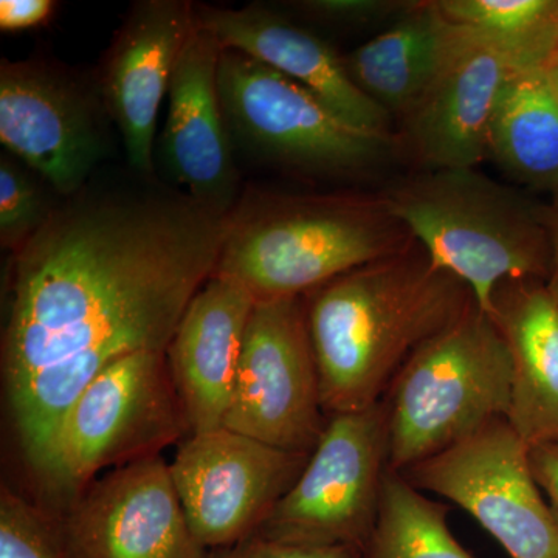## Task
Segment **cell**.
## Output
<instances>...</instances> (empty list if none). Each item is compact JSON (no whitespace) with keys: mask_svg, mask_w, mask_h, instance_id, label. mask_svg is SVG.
I'll use <instances>...</instances> for the list:
<instances>
[{"mask_svg":"<svg viewBox=\"0 0 558 558\" xmlns=\"http://www.w3.org/2000/svg\"><path fill=\"white\" fill-rule=\"evenodd\" d=\"M230 215L186 193L89 183L11 253L2 379L36 473L98 374L134 352L168 351L215 274Z\"/></svg>","mask_w":558,"mask_h":558,"instance_id":"cell-1","label":"cell"},{"mask_svg":"<svg viewBox=\"0 0 558 558\" xmlns=\"http://www.w3.org/2000/svg\"><path fill=\"white\" fill-rule=\"evenodd\" d=\"M303 299L326 416L380 403L411 355L476 304L416 241Z\"/></svg>","mask_w":558,"mask_h":558,"instance_id":"cell-2","label":"cell"},{"mask_svg":"<svg viewBox=\"0 0 558 558\" xmlns=\"http://www.w3.org/2000/svg\"><path fill=\"white\" fill-rule=\"evenodd\" d=\"M414 244L384 194L248 190L230 215L215 277L256 301L304 296Z\"/></svg>","mask_w":558,"mask_h":558,"instance_id":"cell-3","label":"cell"},{"mask_svg":"<svg viewBox=\"0 0 558 558\" xmlns=\"http://www.w3.org/2000/svg\"><path fill=\"white\" fill-rule=\"evenodd\" d=\"M381 194L433 263L461 279L486 314L502 282L548 281V207L513 186L476 168H444L416 172Z\"/></svg>","mask_w":558,"mask_h":558,"instance_id":"cell-4","label":"cell"},{"mask_svg":"<svg viewBox=\"0 0 558 558\" xmlns=\"http://www.w3.org/2000/svg\"><path fill=\"white\" fill-rule=\"evenodd\" d=\"M512 362L490 315L472 307L417 349L384 398L388 465H411L508 418Z\"/></svg>","mask_w":558,"mask_h":558,"instance_id":"cell-5","label":"cell"},{"mask_svg":"<svg viewBox=\"0 0 558 558\" xmlns=\"http://www.w3.org/2000/svg\"><path fill=\"white\" fill-rule=\"evenodd\" d=\"M219 92L234 149L301 174L349 178L398 156V134L352 126L278 70L223 49Z\"/></svg>","mask_w":558,"mask_h":558,"instance_id":"cell-6","label":"cell"},{"mask_svg":"<svg viewBox=\"0 0 558 558\" xmlns=\"http://www.w3.org/2000/svg\"><path fill=\"white\" fill-rule=\"evenodd\" d=\"M186 432L190 425L167 352H134L81 392L38 475L51 495L70 505L102 470L159 457Z\"/></svg>","mask_w":558,"mask_h":558,"instance_id":"cell-7","label":"cell"},{"mask_svg":"<svg viewBox=\"0 0 558 558\" xmlns=\"http://www.w3.org/2000/svg\"><path fill=\"white\" fill-rule=\"evenodd\" d=\"M388 465L387 409L328 416L306 468L255 535L363 549L376 524Z\"/></svg>","mask_w":558,"mask_h":558,"instance_id":"cell-8","label":"cell"},{"mask_svg":"<svg viewBox=\"0 0 558 558\" xmlns=\"http://www.w3.org/2000/svg\"><path fill=\"white\" fill-rule=\"evenodd\" d=\"M109 120L97 83L43 57L0 61V142L69 199L108 157Z\"/></svg>","mask_w":558,"mask_h":558,"instance_id":"cell-9","label":"cell"},{"mask_svg":"<svg viewBox=\"0 0 558 558\" xmlns=\"http://www.w3.org/2000/svg\"><path fill=\"white\" fill-rule=\"evenodd\" d=\"M326 422L303 296L256 301L222 427L311 454Z\"/></svg>","mask_w":558,"mask_h":558,"instance_id":"cell-10","label":"cell"},{"mask_svg":"<svg viewBox=\"0 0 558 558\" xmlns=\"http://www.w3.org/2000/svg\"><path fill=\"white\" fill-rule=\"evenodd\" d=\"M402 475L469 512L510 558H558V521L529 462V446L499 418Z\"/></svg>","mask_w":558,"mask_h":558,"instance_id":"cell-11","label":"cell"},{"mask_svg":"<svg viewBox=\"0 0 558 558\" xmlns=\"http://www.w3.org/2000/svg\"><path fill=\"white\" fill-rule=\"evenodd\" d=\"M310 457L223 427L190 433L170 472L202 548H231L253 537Z\"/></svg>","mask_w":558,"mask_h":558,"instance_id":"cell-12","label":"cell"},{"mask_svg":"<svg viewBox=\"0 0 558 558\" xmlns=\"http://www.w3.org/2000/svg\"><path fill=\"white\" fill-rule=\"evenodd\" d=\"M70 558H205L170 464L150 457L110 469L60 519Z\"/></svg>","mask_w":558,"mask_h":558,"instance_id":"cell-13","label":"cell"},{"mask_svg":"<svg viewBox=\"0 0 558 558\" xmlns=\"http://www.w3.org/2000/svg\"><path fill=\"white\" fill-rule=\"evenodd\" d=\"M194 31L196 5L190 0H138L132 3L95 73L102 105L138 178H156L157 116Z\"/></svg>","mask_w":558,"mask_h":558,"instance_id":"cell-14","label":"cell"},{"mask_svg":"<svg viewBox=\"0 0 558 558\" xmlns=\"http://www.w3.org/2000/svg\"><path fill=\"white\" fill-rule=\"evenodd\" d=\"M222 47L209 33L190 36L172 75L160 160L172 182L205 207L230 215L241 174L219 92Z\"/></svg>","mask_w":558,"mask_h":558,"instance_id":"cell-15","label":"cell"},{"mask_svg":"<svg viewBox=\"0 0 558 558\" xmlns=\"http://www.w3.org/2000/svg\"><path fill=\"white\" fill-rule=\"evenodd\" d=\"M517 70L475 33L458 25L436 78L402 121V146L425 170L476 168L488 159V131Z\"/></svg>","mask_w":558,"mask_h":558,"instance_id":"cell-16","label":"cell"},{"mask_svg":"<svg viewBox=\"0 0 558 558\" xmlns=\"http://www.w3.org/2000/svg\"><path fill=\"white\" fill-rule=\"evenodd\" d=\"M196 24L222 49L241 51L296 81L352 126L391 134L392 117L359 89L344 57L315 33L258 3L242 9L196 5Z\"/></svg>","mask_w":558,"mask_h":558,"instance_id":"cell-17","label":"cell"},{"mask_svg":"<svg viewBox=\"0 0 558 558\" xmlns=\"http://www.w3.org/2000/svg\"><path fill=\"white\" fill-rule=\"evenodd\" d=\"M255 304L247 289L213 275L180 319L167 359L190 433L222 427Z\"/></svg>","mask_w":558,"mask_h":558,"instance_id":"cell-18","label":"cell"},{"mask_svg":"<svg viewBox=\"0 0 558 558\" xmlns=\"http://www.w3.org/2000/svg\"><path fill=\"white\" fill-rule=\"evenodd\" d=\"M488 315L512 362L510 427L529 447L558 439V301L545 281L512 279L495 290Z\"/></svg>","mask_w":558,"mask_h":558,"instance_id":"cell-19","label":"cell"},{"mask_svg":"<svg viewBox=\"0 0 558 558\" xmlns=\"http://www.w3.org/2000/svg\"><path fill=\"white\" fill-rule=\"evenodd\" d=\"M457 33L458 25L442 13L438 0H418L344 62L363 94L402 119L438 75Z\"/></svg>","mask_w":558,"mask_h":558,"instance_id":"cell-20","label":"cell"},{"mask_svg":"<svg viewBox=\"0 0 558 558\" xmlns=\"http://www.w3.org/2000/svg\"><path fill=\"white\" fill-rule=\"evenodd\" d=\"M488 159L524 189L558 197V90L548 70L512 73L492 119Z\"/></svg>","mask_w":558,"mask_h":558,"instance_id":"cell-21","label":"cell"},{"mask_svg":"<svg viewBox=\"0 0 558 558\" xmlns=\"http://www.w3.org/2000/svg\"><path fill=\"white\" fill-rule=\"evenodd\" d=\"M438 5L517 72L546 69L558 54V0H438Z\"/></svg>","mask_w":558,"mask_h":558,"instance_id":"cell-22","label":"cell"},{"mask_svg":"<svg viewBox=\"0 0 558 558\" xmlns=\"http://www.w3.org/2000/svg\"><path fill=\"white\" fill-rule=\"evenodd\" d=\"M447 512L402 473L388 470L362 558H473L451 534Z\"/></svg>","mask_w":558,"mask_h":558,"instance_id":"cell-23","label":"cell"},{"mask_svg":"<svg viewBox=\"0 0 558 558\" xmlns=\"http://www.w3.org/2000/svg\"><path fill=\"white\" fill-rule=\"evenodd\" d=\"M36 172L16 157H0V245L10 253L24 247L51 218L58 204ZM50 189V186H49Z\"/></svg>","mask_w":558,"mask_h":558,"instance_id":"cell-24","label":"cell"},{"mask_svg":"<svg viewBox=\"0 0 558 558\" xmlns=\"http://www.w3.org/2000/svg\"><path fill=\"white\" fill-rule=\"evenodd\" d=\"M0 558H70L60 520L7 484L0 488Z\"/></svg>","mask_w":558,"mask_h":558,"instance_id":"cell-25","label":"cell"},{"mask_svg":"<svg viewBox=\"0 0 558 558\" xmlns=\"http://www.w3.org/2000/svg\"><path fill=\"white\" fill-rule=\"evenodd\" d=\"M413 2L403 0H301L293 3L303 16L337 27H365L399 17Z\"/></svg>","mask_w":558,"mask_h":558,"instance_id":"cell-26","label":"cell"},{"mask_svg":"<svg viewBox=\"0 0 558 558\" xmlns=\"http://www.w3.org/2000/svg\"><path fill=\"white\" fill-rule=\"evenodd\" d=\"M205 558H362L355 546H307L253 535L231 548L208 550Z\"/></svg>","mask_w":558,"mask_h":558,"instance_id":"cell-27","label":"cell"},{"mask_svg":"<svg viewBox=\"0 0 558 558\" xmlns=\"http://www.w3.org/2000/svg\"><path fill=\"white\" fill-rule=\"evenodd\" d=\"M53 0H2L0 2V28L3 32H21L39 27L53 16Z\"/></svg>","mask_w":558,"mask_h":558,"instance_id":"cell-28","label":"cell"},{"mask_svg":"<svg viewBox=\"0 0 558 558\" xmlns=\"http://www.w3.org/2000/svg\"><path fill=\"white\" fill-rule=\"evenodd\" d=\"M529 462L534 478L558 521V439L529 447Z\"/></svg>","mask_w":558,"mask_h":558,"instance_id":"cell-29","label":"cell"},{"mask_svg":"<svg viewBox=\"0 0 558 558\" xmlns=\"http://www.w3.org/2000/svg\"><path fill=\"white\" fill-rule=\"evenodd\" d=\"M548 211L553 259H550V271L548 281H546V288H548L550 295L558 301V197L548 207Z\"/></svg>","mask_w":558,"mask_h":558,"instance_id":"cell-30","label":"cell"},{"mask_svg":"<svg viewBox=\"0 0 558 558\" xmlns=\"http://www.w3.org/2000/svg\"><path fill=\"white\" fill-rule=\"evenodd\" d=\"M546 70H548L550 80H553L554 86H556L558 90V54L553 61H550V64Z\"/></svg>","mask_w":558,"mask_h":558,"instance_id":"cell-31","label":"cell"}]
</instances>
